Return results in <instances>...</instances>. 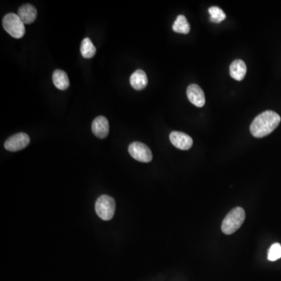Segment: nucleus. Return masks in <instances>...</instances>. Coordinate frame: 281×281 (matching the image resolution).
Returning a JSON list of instances; mask_svg holds the SVG:
<instances>
[{"instance_id":"obj_1","label":"nucleus","mask_w":281,"mask_h":281,"mask_svg":"<svg viewBox=\"0 0 281 281\" xmlns=\"http://www.w3.org/2000/svg\"><path fill=\"white\" fill-rule=\"evenodd\" d=\"M281 120L279 114L266 110L255 118L250 126L251 133L256 138L266 137L278 127Z\"/></svg>"},{"instance_id":"obj_2","label":"nucleus","mask_w":281,"mask_h":281,"mask_svg":"<svg viewBox=\"0 0 281 281\" xmlns=\"http://www.w3.org/2000/svg\"><path fill=\"white\" fill-rule=\"evenodd\" d=\"M245 220V210L241 207L234 209L224 218L222 223V232L227 235L232 234L241 227Z\"/></svg>"},{"instance_id":"obj_3","label":"nucleus","mask_w":281,"mask_h":281,"mask_svg":"<svg viewBox=\"0 0 281 281\" xmlns=\"http://www.w3.org/2000/svg\"><path fill=\"white\" fill-rule=\"evenodd\" d=\"M2 26L5 31L15 39H21L25 34L24 23L17 14H6L2 19Z\"/></svg>"},{"instance_id":"obj_4","label":"nucleus","mask_w":281,"mask_h":281,"mask_svg":"<svg viewBox=\"0 0 281 281\" xmlns=\"http://www.w3.org/2000/svg\"><path fill=\"white\" fill-rule=\"evenodd\" d=\"M115 200L109 195H101L95 202V212L103 220H110L115 213Z\"/></svg>"},{"instance_id":"obj_5","label":"nucleus","mask_w":281,"mask_h":281,"mask_svg":"<svg viewBox=\"0 0 281 281\" xmlns=\"http://www.w3.org/2000/svg\"><path fill=\"white\" fill-rule=\"evenodd\" d=\"M130 155L139 162L149 163L152 161V154L150 148L146 144L135 141L128 147Z\"/></svg>"},{"instance_id":"obj_6","label":"nucleus","mask_w":281,"mask_h":281,"mask_svg":"<svg viewBox=\"0 0 281 281\" xmlns=\"http://www.w3.org/2000/svg\"><path fill=\"white\" fill-rule=\"evenodd\" d=\"M30 138L25 133H18L13 135L6 140L4 146L10 152H18L28 145Z\"/></svg>"},{"instance_id":"obj_7","label":"nucleus","mask_w":281,"mask_h":281,"mask_svg":"<svg viewBox=\"0 0 281 281\" xmlns=\"http://www.w3.org/2000/svg\"><path fill=\"white\" fill-rule=\"evenodd\" d=\"M169 140L176 148L181 150H188L193 144L192 139L187 134L180 131L171 132L169 135Z\"/></svg>"},{"instance_id":"obj_8","label":"nucleus","mask_w":281,"mask_h":281,"mask_svg":"<svg viewBox=\"0 0 281 281\" xmlns=\"http://www.w3.org/2000/svg\"><path fill=\"white\" fill-rule=\"evenodd\" d=\"M187 95L188 100L197 107H202L206 103L204 92L200 87L195 84L189 85L187 89Z\"/></svg>"},{"instance_id":"obj_9","label":"nucleus","mask_w":281,"mask_h":281,"mask_svg":"<svg viewBox=\"0 0 281 281\" xmlns=\"http://www.w3.org/2000/svg\"><path fill=\"white\" fill-rule=\"evenodd\" d=\"M92 131L98 139H105L110 131L108 119L105 117H98L93 120Z\"/></svg>"},{"instance_id":"obj_10","label":"nucleus","mask_w":281,"mask_h":281,"mask_svg":"<svg viewBox=\"0 0 281 281\" xmlns=\"http://www.w3.org/2000/svg\"><path fill=\"white\" fill-rule=\"evenodd\" d=\"M18 16L23 23L29 24L35 22L37 18V10L31 4H24L18 10Z\"/></svg>"},{"instance_id":"obj_11","label":"nucleus","mask_w":281,"mask_h":281,"mask_svg":"<svg viewBox=\"0 0 281 281\" xmlns=\"http://www.w3.org/2000/svg\"><path fill=\"white\" fill-rule=\"evenodd\" d=\"M246 72V64L243 60H235L230 66V74L236 81H242Z\"/></svg>"},{"instance_id":"obj_12","label":"nucleus","mask_w":281,"mask_h":281,"mask_svg":"<svg viewBox=\"0 0 281 281\" xmlns=\"http://www.w3.org/2000/svg\"><path fill=\"white\" fill-rule=\"evenodd\" d=\"M130 83L135 90L140 91L148 85V77L142 70H138L130 77Z\"/></svg>"},{"instance_id":"obj_13","label":"nucleus","mask_w":281,"mask_h":281,"mask_svg":"<svg viewBox=\"0 0 281 281\" xmlns=\"http://www.w3.org/2000/svg\"><path fill=\"white\" fill-rule=\"evenodd\" d=\"M52 82L58 89L62 91L68 89L70 85L68 74L61 70H56L53 72L52 73Z\"/></svg>"},{"instance_id":"obj_14","label":"nucleus","mask_w":281,"mask_h":281,"mask_svg":"<svg viewBox=\"0 0 281 281\" xmlns=\"http://www.w3.org/2000/svg\"><path fill=\"white\" fill-rule=\"evenodd\" d=\"M173 30L179 34H188L190 31V24L187 22V18L184 15L177 16V19L173 23Z\"/></svg>"},{"instance_id":"obj_15","label":"nucleus","mask_w":281,"mask_h":281,"mask_svg":"<svg viewBox=\"0 0 281 281\" xmlns=\"http://www.w3.org/2000/svg\"><path fill=\"white\" fill-rule=\"evenodd\" d=\"M95 52H96V48L92 43L90 39L86 38L82 41L81 45V52L84 58L91 59L94 56Z\"/></svg>"},{"instance_id":"obj_16","label":"nucleus","mask_w":281,"mask_h":281,"mask_svg":"<svg viewBox=\"0 0 281 281\" xmlns=\"http://www.w3.org/2000/svg\"><path fill=\"white\" fill-rule=\"evenodd\" d=\"M210 14V21L213 23H220L226 19V14L223 10L217 6H212L209 9Z\"/></svg>"},{"instance_id":"obj_17","label":"nucleus","mask_w":281,"mask_h":281,"mask_svg":"<svg viewBox=\"0 0 281 281\" xmlns=\"http://www.w3.org/2000/svg\"><path fill=\"white\" fill-rule=\"evenodd\" d=\"M281 258V245L279 243H275L270 247L268 253V259L270 261H276Z\"/></svg>"}]
</instances>
